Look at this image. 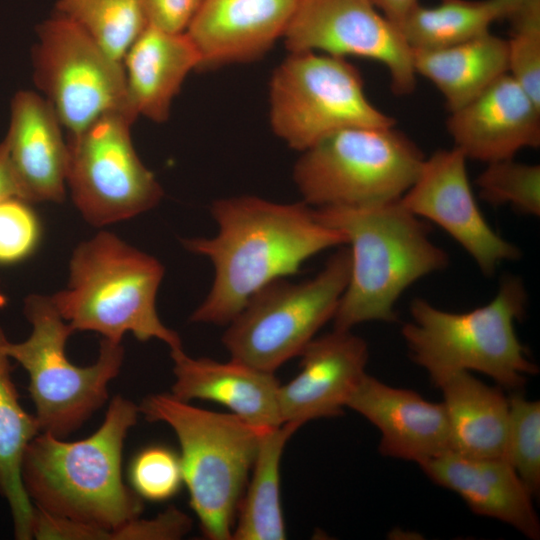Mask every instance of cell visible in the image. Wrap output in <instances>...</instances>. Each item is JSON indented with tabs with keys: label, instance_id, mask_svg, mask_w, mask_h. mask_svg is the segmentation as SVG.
<instances>
[{
	"label": "cell",
	"instance_id": "6da1fadb",
	"mask_svg": "<svg viewBox=\"0 0 540 540\" xmlns=\"http://www.w3.org/2000/svg\"><path fill=\"white\" fill-rule=\"evenodd\" d=\"M210 214L217 225L214 236L182 240L214 270L208 294L190 316L195 323L227 325L259 289L296 274L316 254L346 245L344 235L303 201L232 196L214 200Z\"/></svg>",
	"mask_w": 540,
	"mask_h": 540
},
{
	"label": "cell",
	"instance_id": "7a4b0ae2",
	"mask_svg": "<svg viewBox=\"0 0 540 540\" xmlns=\"http://www.w3.org/2000/svg\"><path fill=\"white\" fill-rule=\"evenodd\" d=\"M139 414L138 405L117 395L101 426L84 439L38 433L21 462L22 482L34 507L98 527V540H113L118 527L139 517L143 499L122 474L125 439Z\"/></svg>",
	"mask_w": 540,
	"mask_h": 540
},
{
	"label": "cell",
	"instance_id": "3957f363",
	"mask_svg": "<svg viewBox=\"0 0 540 540\" xmlns=\"http://www.w3.org/2000/svg\"><path fill=\"white\" fill-rule=\"evenodd\" d=\"M314 209L321 222L344 235L350 251L348 284L332 319L336 329L395 322V305L405 290L449 263L427 223L400 199Z\"/></svg>",
	"mask_w": 540,
	"mask_h": 540
},
{
	"label": "cell",
	"instance_id": "277c9868",
	"mask_svg": "<svg viewBox=\"0 0 540 540\" xmlns=\"http://www.w3.org/2000/svg\"><path fill=\"white\" fill-rule=\"evenodd\" d=\"M527 302L523 281L512 275L501 279L491 301L465 312L445 311L416 298L401 334L410 358L436 387L456 372L476 371L501 388L520 390L528 376L538 373L515 330Z\"/></svg>",
	"mask_w": 540,
	"mask_h": 540
},
{
	"label": "cell",
	"instance_id": "5b68a950",
	"mask_svg": "<svg viewBox=\"0 0 540 540\" xmlns=\"http://www.w3.org/2000/svg\"><path fill=\"white\" fill-rule=\"evenodd\" d=\"M163 276L155 257L99 232L76 247L67 288L50 298L73 332L93 331L115 343L131 333L139 341L160 340L171 351L183 347L157 313Z\"/></svg>",
	"mask_w": 540,
	"mask_h": 540
},
{
	"label": "cell",
	"instance_id": "8992f818",
	"mask_svg": "<svg viewBox=\"0 0 540 540\" xmlns=\"http://www.w3.org/2000/svg\"><path fill=\"white\" fill-rule=\"evenodd\" d=\"M139 411L146 420L164 423L175 433L183 483L204 536L231 540L238 506L265 429L233 413L193 406L171 393L148 395Z\"/></svg>",
	"mask_w": 540,
	"mask_h": 540
},
{
	"label": "cell",
	"instance_id": "52a82bcc",
	"mask_svg": "<svg viewBox=\"0 0 540 540\" xmlns=\"http://www.w3.org/2000/svg\"><path fill=\"white\" fill-rule=\"evenodd\" d=\"M24 314L32 326L30 336L19 343L5 336L2 347L28 374L39 431L64 439L107 402L108 385L121 370L124 349L102 338L96 361L77 366L65 352L73 330L50 296H28Z\"/></svg>",
	"mask_w": 540,
	"mask_h": 540
},
{
	"label": "cell",
	"instance_id": "ba28073f",
	"mask_svg": "<svg viewBox=\"0 0 540 540\" xmlns=\"http://www.w3.org/2000/svg\"><path fill=\"white\" fill-rule=\"evenodd\" d=\"M301 153L293 180L302 201L313 208L398 200L425 158L394 126L343 128Z\"/></svg>",
	"mask_w": 540,
	"mask_h": 540
},
{
	"label": "cell",
	"instance_id": "9c48e42d",
	"mask_svg": "<svg viewBox=\"0 0 540 540\" xmlns=\"http://www.w3.org/2000/svg\"><path fill=\"white\" fill-rule=\"evenodd\" d=\"M349 275L350 251L344 245L314 277L298 283L280 278L259 289L226 325L222 343L231 359L274 373L300 356L333 319Z\"/></svg>",
	"mask_w": 540,
	"mask_h": 540
},
{
	"label": "cell",
	"instance_id": "30bf717a",
	"mask_svg": "<svg viewBox=\"0 0 540 540\" xmlns=\"http://www.w3.org/2000/svg\"><path fill=\"white\" fill-rule=\"evenodd\" d=\"M363 84L360 72L345 58L289 52L270 81L273 132L302 152L343 128L394 126L393 117L369 101Z\"/></svg>",
	"mask_w": 540,
	"mask_h": 540
},
{
	"label": "cell",
	"instance_id": "8fae6325",
	"mask_svg": "<svg viewBox=\"0 0 540 540\" xmlns=\"http://www.w3.org/2000/svg\"><path fill=\"white\" fill-rule=\"evenodd\" d=\"M136 116L106 113L69 135L66 183L85 220L104 226L155 207L163 189L138 157L130 135Z\"/></svg>",
	"mask_w": 540,
	"mask_h": 540
},
{
	"label": "cell",
	"instance_id": "7c38bea8",
	"mask_svg": "<svg viewBox=\"0 0 540 540\" xmlns=\"http://www.w3.org/2000/svg\"><path fill=\"white\" fill-rule=\"evenodd\" d=\"M34 78L69 135L102 115L128 107L122 62L107 53L77 24L56 14L38 29Z\"/></svg>",
	"mask_w": 540,
	"mask_h": 540
},
{
	"label": "cell",
	"instance_id": "4fadbf2b",
	"mask_svg": "<svg viewBox=\"0 0 540 540\" xmlns=\"http://www.w3.org/2000/svg\"><path fill=\"white\" fill-rule=\"evenodd\" d=\"M289 52L313 51L382 64L395 94L416 87L412 50L397 25L370 0H297L283 36Z\"/></svg>",
	"mask_w": 540,
	"mask_h": 540
},
{
	"label": "cell",
	"instance_id": "5bb4252c",
	"mask_svg": "<svg viewBox=\"0 0 540 540\" xmlns=\"http://www.w3.org/2000/svg\"><path fill=\"white\" fill-rule=\"evenodd\" d=\"M466 161L456 147L425 157L400 201L414 215L442 228L484 275L491 276L503 262L519 259L521 251L486 221L473 194Z\"/></svg>",
	"mask_w": 540,
	"mask_h": 540
},
{
	"label": "cell",
	"instance_id": "9a60e30c",
	"mask_svg": "<svg viewBox=\"0 0 540 540\" xmlns=\"http://www.w3.org/2000/svg\"><path fill=\"white\" fill-rule=\"evenodd\" d=\"M300 357L299 373L279 387L283 423L301 427L311 420L342 415L366 374V341L351 330L334 328L310 341Z\"/></svg>",
	"mask_w": 540,
	"mask_h": 540
},
{
	"label": "cell",
	"instance_id": "2e32d148",
	"mask_svg": "<svg viewBox=\"0 0 540 540\" xmlns=\"http://www.w3.org/2000/svg\"><path fill=\"white\" fill-rule=\"evenodd\" d=\"M447 129L467 159H511L540 145V104L504 74L474 99L451 111Z\"/></svg>",
	"mask_w": 540,
	"mask_h": 540
},
{
	"label": "cell",
	"instance_id": "e0dca14e",
	"mask_svg": "<svg viewBox=\"0 0 540 540\" xmlns=\"http://www.w3.org/2000/svg\"><path fill=\"white\" fill-rule=\"evenodd\" d=\"M346 407L366 418L381 434L379 452L417 464L450 451L448 418L443 403L417 392L362 377Z\"/></svg>",
	"mask_w": 540,
	"mask_h": 540
},
{
	"label": "cell",
	"instance_id": "ac0fdd59",
	"mask_svg": "<svg viewBox=\"0 0 540 540\" xmlns=\"http://www.w3.org/2000/svg\"><path fill=\"white\" fill-rule=\"evenodd\" d=\"M297 0H202L186 33L196 46L200 68L261 58L280 38Z\"/></svg>",
	"mask_w": 540,
	"mask_h": 540
},
{
	"label": "cell",
	"instance_id": "d6986e66",
	"mask_svg": "<svg viewBox=\"0 0 540 540\" xmlns=\"http://www.w3.org/2000/svg\"><path fill=\"white\" fill-rule=\"evenodd\" d=\"M418 465L431 481L458 494L475 514L506 523L529 539L540 538L534 497L506 459L447 451Z\"/></svg>",
	"mask_w": 540,
	"mask_h": 540
},
{
	"label": "cell",
	"instance_id": "ffe728a7",
	"mask_svg": "<svg viewBox=\"0 0 540 540\" xmlns=\"http://www.w3.org/2000/svg\"><path fill=\"white\" fill-rule=\"evenodd\" d=\"M47 99L18 92L11 103L5 142L23 200L61 202L65 197L68 145Z\"/></svg>",
	"mask_w": 540,
	"mask_h": 540
},
{
	"label": "cell",
	"instance_id": "44dd1931",
	"mask_svg": "<svg viewBox=\"0 0 540 540\" xmlns=\"http://www.w3.org/2000/svg\"><path fill=\"white\" fill-rule=\"evenodd\" d=\"M175 377L171 394L190 402L199 399L228 408L247 423L262 429L283 424L274 373L240 361L228 362L188 356L183 348L171 350Z\"/></svg>",
	"mask_w": 540,
	"mask_h": 540
},
{
	"label": "cell",
	"instance_id": "7402d4cb",
	"mask_svg": "<svg viewBox=\"0 0 540 540\" xmlns=\"http://www.w3.org/2000/svg\"><path fill=\"white\" fill-rule=\"evenodd\" d=\"M129 109L154 122L169 117L174 97L187 75L201 66L188 34L147 25L123 59Z\"/></svg>",
	"mask_w": 540,
	"mask_h": 540
},
{
	"label": "cell",
	"instance_id": "603a6c76",
	"mask_svg": "<svg viewBox=\"0 0 540 540\" xmlns=\"http://www.w3.org/2000/svg\"><path fill=\"white\" fill-rule=\"evenodd\" d=\"M449 424L450 451L471 458H504L509 400L500 386H489L468 371L438 386Z\"/></svg>",
	"mask_w": 540,
	"mask_h": 540
},
{
	"label": "cell",
	"instance_id": "cb8c5ba5",
	"mask_svg": "<svg viewBox=\"0 0 540 540\" xmlns=\"http://www.w3.org/2000/svg\"><path fill=\"white\" fill-rule=\"evenodd\" d=\"M416 75L428 79L454 111L508 73L507 39L490 31L436 50L412 51Z\"/></svg>",
	"mask_w": 540,
	"mask_h": 540
},
{
	"label": "cell",
	"instance_id": "d4e9b609",
	"mask_svg": "<svg viewBox=\"0 0 540 540\" xmlns=\"http://www.w3.org/2000/svg\"><path fill=\"white\" fill-rule=\"evenodd\" d=\"M0 327V495L7 501L14 537L32 539L34 505L21 478V462L28 443L40 433L35 416L21 405L12 378L10 357L2 347Z\"/></svg>",
	"mask_w": 540,
	"mask_h": 540
},
{
	"label": "cell",
	"instance_id": "484cf974",
	"mask_svg": "<svg viewBox=\"0 0 540 540\" xmlns=\"http://www.w3.org/2000/svg\"><path fill=\"white\" fill-rule=\"evenodd\" d=\"M300 427L293 423L265 429L237 510L232 539L283 540L280 463L286 443Z\"/></svg>",
	"mask_w": 540,
	"mask_h": 540
},
{
	"label": "cell",
	"instance_id": "4316f807",
	"mask_svg": "<svg viewBox=\"0 0 540 540\" xmlns=\"http://www.w3.org/2000/svg\"><path fill=\"white\" fill-rule=\"evenodd\" d=\"M497 20L500 12L495 0H440L431 7L418 3L399 29L412 51L436 50L487 33Z\"/></svg>",
	"mask_w": 540,
	"mask_h": 540
},
{
	"label": "cell",
	"instance_id": "83f0119b",
	"mask_svg": "<svg viewBox=\"0 0 540 540\" xmlns=\"http://www.w3.org/2000/svg\"><path fill=\"white\" fill-rule=\"evenodd\" d=\"M60 14L83 29L101 49L122 62L148 25L138 0H58Z\"/></svg>",
	"mask_w": 540,
	"mask_h": 540
},
{
	"label": "cell",
	"instance_id": "f1b7e54d",
	"mask_svg": "<svg viewBox=\"0 0 540 540\" xmlns=\"http://www.w3.org/2000/svg\"><path fill=\"white\" fill-rule=\"evenodd\" d=\"M476 185L481 199L494 206L509 205L520 214L540 215V166L511 159L487 163Z\"/></svg>",
	"mask_w": 540,
	"mask_h": 540
},
{
	"label": "cell",
	"instance_id": "f546056e",
	"mask_svg": "<svg viewBox=\"0 0 540 540\" xmlns=\"http://www.w3.org/2000/svg\"><path fill=\"white\" fill-rule=\"evenodd\" d=\"M504 453L534 498L540 491V402L512 391Z\"/></svg>",
	"mask_w": 540,
	"mask_h": 540
},
{
	"label": "cell",
	"instance_id": "4dcf8cb0",
	"mask_svg": "<svg viewBox=\"0 0 540 540\" xmlns=\"http://www.w3.org/2000/svg\"><path fill=\"white\" fill-rule=\"evenodd\" d=\"M131 488L142 498L160 502L175 496L183 483L180 456L166 446L140 450L128 467Z\"/></svg>",
	"mask_w": 540,
	"mask_h": 540
},
{
	"label": "cell",
	"instance_id": "1f68e13d",
	"mask_svg": "<svg viewBox=\"0 0 540 540\" xmlns=\"http://www.w3.org/2000/svg\"><path fill=\"white\" fill-rule=\"evenodd\" d=\"M508 73L540 104V13L510 23Z\"/></svg>",
	"mask_w": 540,
	"mask_h": 540
},
{
	"label": "cell",
	"instance_id": "d6a6232c",
	"mask_svg": "<svg viewBox=\"0 0 540 540\" xmlns=\"http://www.w3.org/2000/svg\"><path fill=\"white\" fill-rule=\"evenodd\" d=\"M40 237L39 221L27 201L11 198L0 202V263L27 257Z\"/></svg>",
	"mask_w": 540,
	"mask_h": 540
},
{
	"label": "cell",
	"instance_id": "836d02e7",
	"mask_svg": "<svg viewBox=\"0 0 540 540\" xmlns=\"http://www.w3.org/2000/svg\"><path fill=\"white\" fill-rule=\"evenodd\" d=\"M192 528L187 514L169 507L151 519L134 518L118 527L113 540H177Z\"/></svg>",
	"mask_w": 540,
	"mask_h": 540
},
{
	"label": "cell",
	"instance_id": "e575fe53",
	"mask_svg": "<svg viewBox=\"0 0 540 540\" xmlns=\"http://www.w3.org/2000/svg\"><path fill=\"white\" fill-rule=\"evenodd\" d=\"M202 0H138L149 25L169 32L186 31Z\"/></svg>",
	"mask_w": 540,
	"mask_h": 540
},
{
	"label": "cell",
	"instance_id": "d590c367",
	"mask_svg": "<svg viewBox=\"0 0 540 540\" xmlns=\"http://www.w3.org/2000/svg\"><path fill=\"white\" fill-rule=\"evenodd\" d=\"M11 198L22 199V193L11 166L5 142L0 143V202Z\"/></svg>",
	"mask_w": 540,
	"mask_h": 540
},
{
	"label": "cell",
	"instance_id": "8d00e7d4",
	"mask_svg": "<svg viewBox=\"0 0 540 540\" xmlns=\"http://www.w3.org/2000/svg\"><path fill=\"white\" fill-rule=\"evenodd\" d=\"M500 12V20L509 23L521 17L540 13V0H495Z\"/></svg>",
	"mask_w": 540,
	"mask_h": 540
},
{
	"label": "cell",
	"instance_id": "74e56055",
	"mask_svg": "<svg viewBox=\"0 0 540 540\" xmlns=\"http://www.w3.org/2000/svg\"><path fill=\"white\" fill-rule=\"evenodd\" d=\"M391 22L399 27L406 15L419 3L418 0H370Z\"/></svg>",
	"mask_w": 540,
	"mask_h": 540
}]
</instances>
